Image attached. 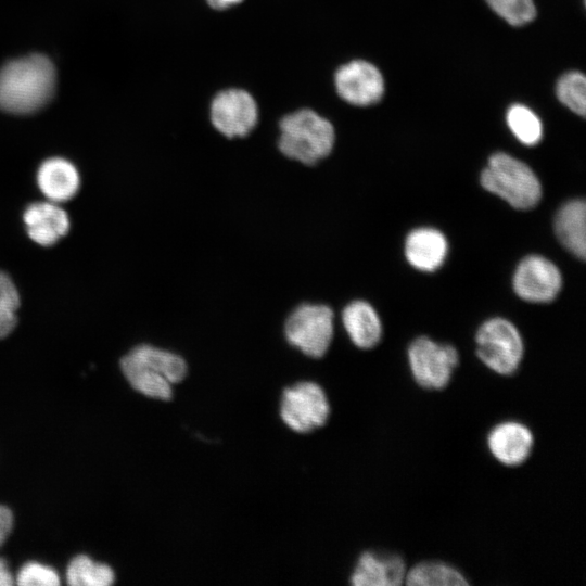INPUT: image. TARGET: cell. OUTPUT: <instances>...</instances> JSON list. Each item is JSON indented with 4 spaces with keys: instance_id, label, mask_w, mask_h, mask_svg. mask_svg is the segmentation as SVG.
Here are the masks:
<instances>
[{
    "instance_id": "1",
    "label": "cell",
    "mask_w": 586,
    "mask_h": 586,
    "mask_svg": "<svg viewBox=\"0 0 586 586\" xmlns=\"http://www.w3.org/2000/svg\"><path fill=\"white\" fill-rule=\"evenodd\" d=\"M55 88V68L44 55L31 54L0 71V109L27 114L43 106Z\"/></svg>"
},
{
    "instance_id": "2",
    "label": "cell",
    "mask_w": 586,
    "mask_h": 586,
    "mask_svg": "<svg viewBox=\"0 0 586 586\" xmlns=\"http://www.w3.org/2000/svg\"><path fill=\"white\" fill-rule=\"evenodd\" d=\"M279 151L288 158L306 166L316 165L333 150V125L310 109L297 110L279 123Z\"/></svg>"
},
{
    "instance_id": "3",
    "label": "cell",
    "mask_w": 586,
    "mask_h": 586,
    "mask_svg": "<svg viewBox=\"0 0 586 586\" xmlns=\"http://www.w3.org/2000/svg\"><path fill=\"white\" fill-rule=\"evenodd\" d=\"M481 183L519 209L534 207L542 196L540 182L534 171L525 163L502 152L489 157L481 175Z\"/></svg>"
},
{
    "instance_id": "4",
    "label": "cell",
    "mask_w": 586,
    "mask_h": 586,
    "mask_svg": "<svg viewBox=\"0 0 586 586\" xmlns=\"http://www.w3.org/2000/svg\"><path fill=\"white\" fill-rule=\"evenodd\" d=\"M334 314L323 304H302L286 318V341L306 356L320 358L328 351L334 333Z\"/></svg>"
},
{
    "instance_id": "5",
    "label": "cell",
    "mask_w": 586,
    "mask_h": 586,
    "mask_svg": "<svg viewBox=\"0 0 586 586\" xmlns=\"http://www.w3.org/2000/svg\"><path fill=\"white\" fill-rule=\"evenodd\" d=\"M476 354L482 362L501 375L517 371L523 357V341L518 329L504 318L484 322L476 332Z\"/></svg>"
},
{
    "instance_id": "6",
    "label": "cell",
    "mask_w": 586,
    "mask_h": 586,
    "mask_svg": "<svg viewBox=\"0 0 586 586\" xmlns=\"http://www.w3.org/2000/svg\"><path fill=\"white\" fill-rule=\"evenodd\" d=\"M458 352L426 336L416 339L408 348V362L415 381L428 390H442L458 365Z\"/></svg>"
},
{
    "instance_id": "7",
    "label": "cell",
    "mask_w": 586,
    "mask_h": 586,
    "mask_svg": "<svg viewBox=\"0 0 586 586\" xmlns=\"http://www.w3.org/2000/svg\"><path fill=\"white\" fill-rule=\"evenodd\" d=\"M329 413L327 395L317 383L305 381L284 390L280 416L291 430L310 432L324 425Z\"/></svg>"
},
{
    "instance_id": "8",
    "label": "cell",
    "mask_w": 586,
    "mask_h": 586,
    "mask_svg": "<svg viewBox=\"0 0 586 586\" xmlns=\"http://www.w3.org/2000/svg\"><path fill=\"white\" fill-rule=\"evenodd\" d=\"M209 117L213 126L225 137L242 138L255 128L258 109L247 91L232 88L215 95Z\"/></svg>"
},
{
    "instance_id": "9",
    "label": "cell",
    "mask_w": 586,
    "mask_h": 586,
    "mask_svg": "<svg viewBox=\"0 0 586 586\" xmlns=\"http://www.w3.org/2000/svg\"><path fill=\"white\" fill-rule=\"evenodd\" d=\"M562 278L557 266L539 255L525 257L513 276L514 292L524 301L546 303L559 293Z\"/></svg>"
},
{
    "instance_id": "10",
    "label": "cell",
    "mask_w": 586,
    "mask_h": 586,
    "mask_svg": "<svg viewBox=\"0 0 586 586\" xmlns=\"http://www.w3.org/2000/svg\"><path fill=\"white\" fill-rule=\"evenodd\" d=\"M334 81L339 95L357 106L379 102L384 92V80L380 71L364 60L342 65L335 73Z\"/></svg>"
},
{
    "instance_id": "11",
    "label": "cell",
    "mask_w": 586,
    "mask_h": 586,
    "mask_svg": "<svg viewBox=\"0 0 586 586\" xmlns=\"http://www.w3.org/2000/svg\"><path fill=\"white\" fill-rule=\"evenodd\" d=\"M487 447L500 463L515 467L525 462L532 453V431L518 421H504L495 425L487 435Z\"/></svg>"
},
{
    "instance_id": "12",
    "label": "cell",
    "mask_w": 586,
    "mask_h": 586,
    "mask_svg": "<svg viewBox=\"0 0 586 586\" xmlns=\"http://www.w3.org/2000/svg\"><path fill=\"white\" fill-rule=\"evenodd\" d=\"M23 220L28 237L39 245L50 246L69 230L67 213L54 202H36L27 206Z\"/></svg>"
},
{
    "instance_id": "13",
    "label": "cell",
    "mask_w": 586,
    "mask_h": 586,
    "mask_svg": "<svg viewBox=\"0 0 586 586\" xmlns=\"http://www.w3.org/2000/svg\"><path fill=\"white\" fill-rule=\"evenodd\" d=\"M406 564L396 555L364 552L351 576L354 586H399L405 582Z\"/></svg>"
},
{
    "instance_id": "14",
    "label": "cell",
    "mask_w": 586,
    "mask_h": 586,
    "mask_svg": "<svg viewBox=\"0 0 586 586\" xmlns=\"http://www.w3.org/2000/svg\"><path fill=\"white\" fill-rule=\"evenodd\" d=\"M37 183L42 194L54 203L72 199L80 186L76 167L67 160H46L37 171Z\"/></svg>"
},
{
    "instance_id": "15",
    "label": "cell",
    "mask_w": 586,
    "mask_h": 586,
    "mask_svg": "<svg viewBox=\"0 0 586 586\" xmlns=\"http://www.w3.org/2000/svg\"><path fill=\"white\" fill-rule=\"evenodd\" d=\"M448 245L442 232L433 228H419L409 233L405 243L408 262L422 271H434L445 260Z\"/></svg>"
},
{
    "instance_id": "16",
    "label": "cell",
    "mask_w": 586,
    "mask_h": 586,
    "mask_svg": "<svg viewBox=\"0 0 586 586\" xmlns=\"http://www.w3.org/2000/svg\"><path fill=\"white\" fill-rule=\"evenodd\" d=\"M342 321L351 341L359 348H371L381 339L380 318L374 308L365 301H354L345 306Z\"/></svg>"
},
{
    "instance_id": "17",
    "label": "cell",
    "mask_w": 586,
    "mask_h": 586,
    "mask_svg": "<svg viewBox=\"0 0 586 586\" xmlns=\"http://www.w3.org/2000/svg\"><path fill=\"white\" fill-rule=\"evenodd\" d=\"M555 230L565 249L573 255L585 258L586 204L583 200L570 201L559 209L555 219Z\"/></svg>"
},
{
    "instance_id": "18",
    "label": "cell",
    "mask_w": 586,
    "mask_h": 586,
    "mask_svg": "<svg viewBox=\"0 0 586 586\" xmlns=\"http://www.w3.org/2000/svg\"><path fill=\"white\" fill-rule=\"evenodd\" d=\"M120 368L129 384L141 394L162 400L171 398L173 384L132 353L122 358Z\"/></svg>"
},
{
    "instance_id": "19",
    "label": "cell",
    "mask_w": 586,
    "mask_h": 586,
    "mask_svg": "<svg viewBox=\"0 0 586 586\" xmlns=\"http://www.w3.org/2000/svg\"><path fill=\"white\" fill-rule=\"evenodd\" d=\"M405 583L409 586H463L469 584L461 572L438 561L416 564L406 572Z\"/></svg>"
},
{
    "instance_id": "20",
    "label": "cell",
    "mask_w": 586,
    "mask_h": 586,
    "mask_svg": "<svg viewBox=\"0 0 586 586\" xmlns=\"http://www.w3.org/2000/svg\"><path fill=\"white\" fill-rule=\"evenodd\" d=\"M130 353L171 384L181 382L187 375V362L178 354L148 344L136 346Z\"/></svg>"
},
{
    "instance_id": "21",
    "label": "cell",
    "mask_w": 586,
    "mask_h": 586,
    "mask_svg": "<svg viewBox=\"0 0 586 586\" xmlns=\"http://www.w3.org/2000/svg\"><path fill=\"white\" fill-rule=\"evenodd\" d=\"M66 578L72 586H107L114 582V573L109 565L79 555L68 564Z\"/></svg>"
},
{
    "instance_id": "22",
    "label": "cell",
    "mask_w": 586,
    "mask_h": 586,
    "mask_svg": "<svg viewBox=\"0 0 586 586\" xmlns=\"http://www.w3.org/2000/svg\"><path fill=\"white\" fill-rule=\"evenodd\" d=\"M507 124L518 140L526 145L537 144L543 137L540 119L525 105L510 106L507 112Z\"/></svg>"
},
{
    "instance_id": "23",
    "label": "cell",
    "mask_w": 586,
    "mask_h": 586,
    "mask_svg": "<svg viewBox=\"0 0 586 586\" xmlns=\"http://www.w3.org/2000/svg\"><path fill=\"white\" fill-rule=\"evenodd\" d=\"M561 103L574 113L585 116L586 112V78L579 72L565 73L559 79L556 88Z\"/></svg>"
},
{
    "instance_id": "24",
    "label": "cell",
    "mask_w": 586,
    "mask_h": 586,
    "mask_svg": "<svg viewBox=\"0 0 586 586\" xmlns=\"http://www.w3.org/2000/svg\"><path fill=\"white\" fill-rule=\"evenodd\" d=\"M20 295L11 278L0 271V339L9 335L17 322Z\"/></svg>"
},
{
    "instance_id": "25",
    "label": "cell",
    "mask_w": 586,
    "mask_h": 586,
    "mask_svg": "<svg viewBox=\"0 0 586 586\" xmlns=\"http://www.w3.org/2000/svg\"><path fill=\"white\" fill-rule=\"evenodd\" d=\"M492 10L513 26H521L535 18L533 0H485Z\"/></svg>"
},
{
    "instance_id": "26",
    "label": "cell",
    "mask_w": 586,
    "mask_h": 586,
    "mask_svg": "<svg viewBox=\"0 0 586 586\" xmlns=\"http://www.w3.org/2000/svg\"><path fill=\"white\" fill-rule=\"evenodd\" d=\"M16 583L21 586H56L60 584V577L49 566L28 562L20 570Z\"/></svg>"
},
{
    "instance_id": "27",
    "label": "cell",
    "mask_w": 586,
    "mask_h": 586,
    "mask_svg": "<svg viewBox=\"0 0 586 586\" xmlns=\"http://www.w3.org/2000/svg\"><path fill=\"white\" fill-rule=\"evenodd\" d=\"M13 524L12 512L8 507L0 506V546L9 535Z\"/></svg>"
},
{
    "instance_id": "28",
    "label": "cell",
    "mask_w": 586,
    "mask_h": 586,
    "mask_svg": "<svg viewBox=\"0 0 586 586\" xmlns=\"http://www.w3.org/2000/svg\"><path fill=\"white\" fill-rule=\"evenodd\" d=\"M14 583L13 576L9 571L7 561L0 558V586H10Z\"/></svg>"
},
{
    "instance_id": "29",
    "label": "cell",
    "mask_w": 586,
    "mask_h": 586,
    "mask_svg": "<svg viewBox=\"0 0 586 586\" xmlns=\"http://www.w3.org/2000/svg\"><path fill=\"white\" fill-rule=\"evenodd\" d=\"M243 0H206L208 5L215 10H226L241 3Z\"/></svg>"
}]
</instances>
